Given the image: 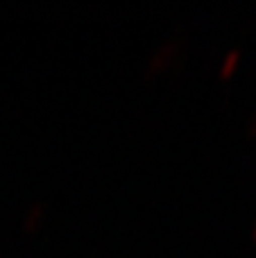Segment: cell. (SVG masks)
Wrapping results in <instances>:
<instances>
[{
  "label": "cell",
  "instance_id": "6da1fadb",
  "mask_svg": "<svg viewBox=\"0 0 256 258\" xmlns=\"http://www.w3.org/2000/svg\"><path fill=\"white\" fill-rule=\"evenodd\" d=\"M240 63V52L238 50H231V52H227L225 61L220 63V77L222 80H227V77H231L236 73V68H238Z\"/></svg>",
  "mask_w": 256,
  "mask_h": 258
},
{
  "label": "cell",
  "instance_id": "277c9868",
  "mask_svg": "<svg viewBox=\"0 0 256 258\" xmlns=\"http://www.w3.org/2000/svg\"><path fill=\"white\" fill-rule=\"evenodd\" d=\"M252 236L256 238V224H254V227H252Z\"/></svg>",
  "mask_w": 256,
  "mask_h": 258
},
{
  "label": "cell",
  "instance_id": "7a4b0ae2",
  "mask_svg": "<svg viewBox=\"0 0 256 258\" xmlns=\"http://www.w3.org/2000/svg\"><path fill=\"white\" fill-rule=\"evenodd\" d=\"M43 222V206L41 204H32L30 211H27V220H25V231H36Z\"/></svg>",
  "mask_w": 256,
  "mask_h": 258
},
{
  "label": "cell",
  "instance_id": "3957f363",
  "mask_svg": "<svg viewBox=\"0 0 256 258\" xmlns=\"http://www.w3.org/2000/svg\"><path fill=\"white\" fill-rule=\"evenodd\" d=\"M249 136H256V113L252 120H249Z\"/></svg>",
  "mask_w": 256,
  "mask_h": 258
}]
</instances>
